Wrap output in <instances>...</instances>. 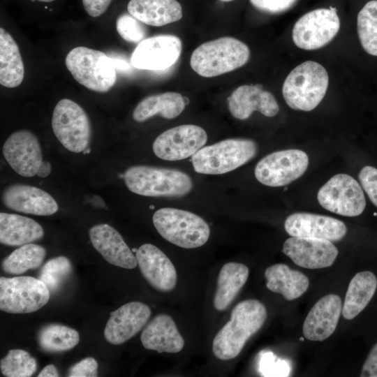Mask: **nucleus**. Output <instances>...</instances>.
<instances>
[{
	"instance_id": "obj_1",
	"label": "nucleus",
	"mask_w": 377,
	"mask_h": 377,
	"mask_svg": "<svg viewBox=\"0 0 377 377\" xmlns=\"http://www.w3.org/2000/svg\"><path fill=\"white\" fill-rule=\"evenodd\" d=\"M267 315L265 306L257 300L239 302L232 310L230 320L214 338L212 352L216 357L221 360L236 357L263 325Z\"/></svg>"
},
{
	"instance_id": "obj_2",
	"label": "nucleus",
	"mask_w": 377,
	"mask_h": 377,
	"mask_svg": "<svg viewBox=\"0 0 377 377\" xmlns=\"http://www.w3.org/2000/svg\"><path fill=\"white\" fill-rule=\"evenodd\" d=\"M123 178L129 191L143 196L177 198L193 188L191 177L175 169L135 165L125 171Z\"/></svg>"
},
{
	"instance_id": "obj_3",
	"label": "nucleus",
	"mask_w": 377,
	"mask_h": 377,
	"mask_svg": "<svg viewBox=\"0 0 377 377\" xmlns=\"http://www.w3.org/2000/svg\"><path fill=\"white\" fill-rule=\"evenodd\" d=\"M249 47L232 37H221L205 42L192 53L190 65L199 75L212 77L235 71L246 64Z\"/></svg>"
},
{
	"instance_id": "obj_4",
	"label": "nucleus",
	"mask_w": 377,
	"mask_h": 377,
	"mask_svg": "<svg viewBox=\"0 0 377 377\" xmlns=\"http://www.w3.org/2000/svg\"><path fill=\"white\" fill-rule=\"evenodd\" d=\"M329 84L325 68L320 64L306 61L296 66L286 78L282 94L293 110L311 111L324 98Z\"/></svg>"
},
{
	"instance_id": "obj_5",
	"label": "nucleus",
	"mask_w": 377,
	"mask_h": 377,
	"mask_svg": "<svg viewBox=\"0 0 377 377\" xmlns=\"http://www.w3.org/2000/svg\"><path fill=\"white\" fill-rule=\"evenodd\" d=\"M257 151L258 146L253 140L230 138L202 147L191 156V161L198 173L221 175L244 165Z\"/></svg>"
},
{
	"instance_id": "obj_6",
	"label": "nucleus",
	"mask_w": 377,
	"mask_h": 377,
	"mask_svg": "<svg viewBox=\"0 0 377 377\" xmlns=\"http://www.w3.org/2000/svg\"><path fill=\"white\" fill-rule=\"evenodd\" d=\"M152 220L163 238L182 248L200 247L209 237L210 229L207 222L188 211L161 208L154 212Z\"/></svg>"
},
{
	"instance_id": "obj_7",
	"label": "nucleus",
	"mask_w": 377,
	"mask_h": 377,
	"mask_svg": "<svg viewBox=\"0 0 377 377\" xmlns=\"http://www.w3.org/2000/svg\"><path fill=\"white\" fill-rule=\"evenodd\" d=\"M65 64L73 78L91 91L107 92L115 84L113 61L99 50L76 47L66 55Z\"/></svg>"
},
{
	"instance_id": "obj_8",
	"label": "nucleus",
	"mask_w": 377,
	"mask_h": 377,
	"mask_svg": "<svg viewBox=\"0 0 377 377\" xmlns=\"http://www.w3.org/2000/svg\"><path fill=\"white\" fill-rule=\"evenodd\" d=\"M52 128L61 144L68 151L80 153L88 148L91 128L89 117L77 103L59 101L53 111Z\"/></svg>"
},
{
	"instance_id": "obj_9",
	"label": "nucleus",
	"mask_w": 377,
	"mask_h": 377,
	"mask_svg": "<svg viewBox=\"0 0 377 377\" xmlns=\"http://www.w3.org/2000/svg\"><path fill=\"white\" fill-rule=\"evenodd\" d=\"M50 292L40 279L31 276L0 278V309L10 313L36 311L45 306Z\"/></svg>"
},
{
	"instance_id": "obj_10",
	"label": "nucleus",
	"mask_w": 377,
	"mask_h": 377,
	"mask_svg": "<svg viewBox=\"0 0 377 377\" xmlns=\"http://www.w3.org/2000/svg\"><path fill=\"white\" fill-rule=\"evenodd\" d=\"M318 201L325 209L344 216H357L365 209L366 200L360 184L347 174L331 177L318 191Z\"/></svg>"
},
{
	"instance_id": "obj_11",
	"label": "nucleus",
	"mask_w": 377,
	"mask_h": 377,
	"mask_svg": "<svg viewBox=\"0 0 377 377\" xmlns=\"http://www.w3.org/2000/svg\"><path fill=\"white\" fill-rule=\"evenodd\" d=\"M339 28L340 20L336 8L315 9L302 15L295 22L293 40L301 49H319L334 38Z\"/></svg>"
},
{
	"instance_id": "obj_12",
	"label": "nucleus",
	"mask_w": 377,
	"mask_h": 377,
	"mask_svg": "<svg viewBox=\"0 0 377 377\" xmlns=\"http://www.w3.org/2000/svg\"><path fill=\"white\" fill-rule=\"evenodd\" d=\"M308 165V156L302 150L277 151L259 161L254 174L262 184L271 187L283 186L300 177Z\"/></svg>"
},
{
	"instance_id": "obj_13",
	"label": "nucleus",
	"mask_w": 377,
	"mask_h": 377,
	"mask_svg": "<svg viewBox=\"0 0 377 377\" xmlns=\"http://www.w3.org/2000/svg\"><path fill=\"white\" fill-rule=\"evenodd\" d=\"M207 140V133L200 126L180 125L160 134L153 143V151L163 160L180 161L193 156Z\"/></svg>"
},
{
	"instance_id": "obj_14",
	"label": "nucleus",
	"mask_w": 377,
	"mask_h": 377,
	"mask_svg": "<svg viewBox=\"0 0 377 377\" xmlns=\"http://www.w3.org/2000/svg\"><path fill=\"white\" fill-rule=\"evenodd\" d=\"M182 49L181 40L174 35H158L144 39L132 53L133 67L149 71H163L175 64Z\"/></svg>"
},
{
	"instance_id": "obj_15",
	"label": "nucleus",
	"mask_w": 377,
	"mask_h": 377,
	"mask_svg": "<svg viewBox=\"0 0 377 377\" xmlns=\"http://www.w3.org/2000/svg\"><path fill=\"white\" fill-rule=\"evenodd\" d=\"M2 152L13 170L24 177L36 175L43 161L39 141L27 130L13 133L4 142Z\"/></svg>"
},
{
	"instance_id": "obj_16",
	"label": "nucleus",
	"mask_w": 377,
	"mask_h": 377,
	"mask_svg": "<svg viewBox=\"0 0 377 377\" xmlns=\"http://www.w3.org/2000/svg\"><path fill=\"white\" fill-rule=\"evenodd\" d=\"M283 252L295 264L307 269L330 267L339 253L331 241L301 237L287 239L283 246Z\"/></svg>"
},
{
	"instance_id": "obj_17",
	"label": "nucleus",
	"mask_w": 377,
	"mask_h": 377,
	"mask_svg": "<svg viewBox=\"0 0 377 377\" xmlns=\"http://www.w3.org/2000/svg\"><path fill=\"white\" fill-rule=\"evenodd\" d=\"M284 228L291 237L317 238L331 242L341 240L347 232L346 225L337 219L306 212L288 216Z\"/></svg>"
},
{
	"instance_id": "obj_18",
	"label": "nucleus",
	"mask_w": 377,
	"mask_h": 377,
	"mask_svg": "<svg viewBox=\"0 0 377 377\" xmlns=\"http://www.w3.org/2000/svg\"><path fill=\"white\" fill-rule=\"evenodd\" d=\"M151 309L140 302L126 303L110 313L104 330L108 342L119 345L134 337L148 321Z\"/></svg>"
},
{
	"instance_id": "obj_19",
	"label": "nucleus",
	"mask_w": 377,
	"mask_h": 377,
	"mask_svg": "<svg viewBox=\"0 0 377 377\" xmlns=\"http://www.w3.org/2000/svg\"><path fill=\"white\" fill-rule=\"evenodd\" d=\"M135 257L142 276L151 286L162 292L175 288L177 281L175 267L157 246L142 244L137 249Z\"/></svg>"
},
{
	"instance_id": "obj_20",
	"label": "nucleus",
	"mask_w": 377,
	"mask_h": 377,
	"mask_svg": "<svg viewBox=\"0 0 377 377\" xmlns=\"http://www.w3.org/2000/svg\"><path fill=\"white\" fill-rule=\"evenodd\" d=\"M228 106L232 117L240 120L248 119L254 111L268 117H274L279 111L274 96L258 84L238 87L228 97Z\"/></svg>"
},
{
	"instance_id": "obj_21",
	"label": "nucleus",
	"mask_w": 377,
	"mask_h": 377,
	"mask_svg": "<svg viewBox=\"0 0 377 377\" xmlns=\"http://www.w3.org/2000/svg\"><path fill=\"white\" fill-rule=\"evenodd\" d=\"M2 202L10 209L37 216L52 215L58 210V205L50 194L26 184L6 187L2 193Z\"/></svg>"
},
{
	"instance_id": "obj_22",
	"label": "nucleus",
	"mask_w": 377,
	"mask_h": 377,
	"mask_svg": "<svg viewBox=\"0 0 377 377\" xmlns=\"http://www.w3.org/2000/svg\"><path fill=\"white\" fill-rule=\"evenodd\" d=\"M342 312V302L335 294L321 297L308 313L302 327L304 337L310 341H323L331 336Z\"/></svg>"
},
{
	"instance_id": "obj_23",
	"label": "nucleus",
	"mask_w": 377,
	"mask_h": 377,
	"mask_svg": "<svg viewBox=\"0 0 377 377\" xmlns=\"http://www.w3.org/2000/svg\"><path fill=\"white\" fill-rule=\"evenodd\" d=\"M89 235L94 249L108 263L126 269L137 266L135 256L121 235L110 225H96L89 229Z\"/></svg>"
},
{
	"instance_id": "obj_24",
	"label": "nucleus",
	"mask_w": 377,
	"mask_h": 377,
	"mask_svg": "<svg viewBox=\"0 0 377 377\" xmlns=\"http://www.w3.org/2000/svg\"><path fill=\"white\" fill-rule=\"evenodd\" d=\"M141 342L147 350L176 353L184 346V340L174 320L168 314L156 316L143 330Z\"/></svg>"
},
{
	"instance_id": "obj_25",
	"label": "nucleus",
	"mask_w": 377,
	"mask_h": 377,
	"mask_svg": "<svg viewBox=\"0 0 377 377\" xmlns=\"http://www.w3.org/2000/svg\"><path fill=\"white\" fill-rule=\"evenodd\" d=\"M377 293V274L365 269L356 273L351 279L346 293L342 314L353 320L362 313L374 300Z\"/></svg>"
},
{
	"instance_id": "obj_26",
	"label": "nucleus",
	"mask_w": 377,
	"mask_h": 377,
	"mask_svg": "<svg viewBox=\"0 0 377 377\" xmlns=\"http://www.w3.org/2000/svg\"><path fill=\"white\" fill-rule=\"evenodd\" d=\"M128 12L145 24L161 27L179 20L182 8L177 0H131Z\"/></svg>"
},
{
	"instance_id": "obj_27",
	"label": "nucleus",
	"mask_w": 377,
	"mask_h": 377,
	"mask_svg": "<svg viewBox=\"0 0 377 377\" xmlns=\"http://www.w3.org/2000/svg\"><path fill=\"white\" fill-rule=\"evenodd\" d=\"M42 226L34 219L9 213H0V242L17 246L32 243L43 237Z\"/></svg>"
},
{
	"instance_id": "obj_28",
	"label": "nucleus",
	"mask_w": 377,
	"mask_h": 377,
	"mask_svg": "<svg viewBox=\"0 0 377 377\" xmlns=\"http://www.w3.org/2000/svg\"><path fill=\"white\" fill-rule=\"evenodd\" d=\"M188 103V99L177 92L168 91L143 98L135 107L133 118L142 122L156 114L171 119L178 117Z\"/></svg>"
},
{
	"instance_id": "obj_29",
	"label": "nucleus",
	"mask_w": 377,
	"mask_h": 377,
	"mask_svg": "<svg viewBox=\"0 0 377 377\" xmlns=\"http://www.w3.org/2000/svg\"><path fill=\"white\" fill-rule=\"evenodd\" d=\"M265 277L267 288L274 293L282 295L287 300H293L302 296L309 285L306 276L282 263L267 267L265 272Z\"/></svg>"
},
{
	"instance_id": "obj_30",
	"label": "nucleus",
	"mask_w": 377,
	"mask_h": 377,
	"mask_svg": "<svg viewBox=\"0 0 377 377\" xmlns=\"http://www.w3.org/2000/svg\"><path fill=\"white\" fill-rule=\"evenodd\" d=\"M249 274L247 266L230 262L220 269L216 289L214 297V306L219 311L226 309L246 282Z\"/></svg>"
},
{
	"instance_id": "obj_31",
	"label": "nucleus",
	"mask_w": 377,
	"mask_h": 377,
	"mask_svg": "<svg viewBox=\"0 0 377 377\" xmlns=\"http://www.w3.org/2000/svg\"><path fill=\"white\" fill-rule=\"evenodd\" d=\"M24 66L19 47L11 35L0 28V84L15 88L22 82Z\"/></svg>"
},
{
	"instance_id": "obj_32",
	"label": "nucleus",
	"mask_w": 377,
	"mask_h": 377,
	"mask_svg": "<svg viewBox=\"0 0 377 377\" xmlns=\"http://www.w3.org/2000/svg\"><path fill=\"white\" fill-rule=\"evenodd\" d=\"M46 255L40 245L29 243L13 251L2 262L3 270L10 274H20L40 266Z\"/></svg>"
},
{
	"instance_id": "obj_33",
	"label": "nucleus",
	"mask_w": 377,
	"mask_h": 377,
	"mask_svg": "<svg viewBox=\"0 0 377 377\" xmlns=\"http://www.w3.org/2000/svg\"><path fill=\"white\" fill-rule=\"evenodd\" d=\"M38 339L43 350L58 353L75 347L80 341V336L73 328L59 324H51L40 330Z\"/></svg>"
},
{
	"instance_id": "obj_34",
	"label": "nucleus",
	"mask_w": 377,
	"mask_h": 377,
	"mask_svg": "<svg viewBox=\"0 0 377 377\" xmlns=\"http://www.w3.org/2000/svg\"><path fill=\"white\" fill-rule=\"evenodd\" d=\"M357 27L363 49L377 56V0L367 2L358 13Z\"/></svg>"
},
{
	"instance_id": "obj_35",
	"label": "nucleus",
	"mask_w": 377,
	"mask_h": 377,
	"mask_svg": "<svg viewBox=\"0 0 377 377\" xmlns=\"http://www.w3.org/2000/svg\"><path fill=\"white\" fill-rule=\"evenodd\" d=\"M1 373L7 377L31 376L37 369V362L27 351L10 350L1 360Z\"/></svg>"
},
{
	"instance_id": "obj_36",
	"label": "nucleus",
	"mask_w": 377,
	"mask_h": 377,
	"mask_svg": "<svg viewBox=\"0 0 377 377\" xmlns=\"http://www.w3.org/2000/svg\"><path fill=\"white\" fill-rule=\"evenodd\" d=\"M72 272L71 261L65 256H58L48 260L42 267L39 279L54 293L70 276Z\"/></svg>"
},
{
	"instance_id": "obj_37",
	"label": "nucleus",
	"mask_w": 377,
	"mask_h": 377,
	"mask_svg": "<svg viewBox=\"0 0 377 377\" xmlns=\"http://www.w3.org/2000/svg\"><path fill=\"white\" fill-rule=\"evenodd\" d=\"M116 29L119 36L126 41L139 43L147 34L144 23L128 13L119 15L116 21Z\"/></svg>"
},
{
	"instance_id": "obj_38",
	"label": "nucleus",
	"mask_w": 377,
	"mask_h": 377,
	"mask_svg": "<svg viewBox=\"0 0 377 377\" xmlns=\"http://www.w3.org/2000/svg\"><path fill=\"white\" fill-rule=\"evenodd\" d=\"M260 368L264 376H286L289 374V367L283 360H276L273 353L264 354L260 360Z\"/></svg>"
},
{
	"instance_id": "obj_39",
	"label": "nucleus",
	"mask_w": 377,
	"mask_h": 377,
	"mask_svg": "<svg viewBox=\"0 0 377 377\" xmlns=\"http://www.w3.org/2000/svg\"><path fill=\"white\" fill-rule=\"evenodd\" d=\"M358 177L370 200L377 207V169L369 165L364 166Z\"/></svg>"
},
{
	"instance_id": "obj_40",
	"label": "nucleus",
	"mask_w": 377,
	"mask_h": 377,
	"mask_svg": "<svg viewBox=\"0 0 377 377\" xmlns=\"http://www.w3.org/2000/svg\"><path fill=\"white\" fill-rule=\"evenodd\" d=\"M297 1V0H250L256 8L270 14L286 12L293 7Z\"/></svg>"
},
{
	"instance_id": "obj_41",
	"label": "nucleus",
	"mask_w": 377,
	"mask_h": 377,
	"mask_svg": "<svg viewBox=\"0 0 377 377\" xmlns=\"http://www.w3.org/2000/svg\"><path fill=\"white\" fill-rule=\"evenodd\" d=\"M98 375V363L93 357H86L72 366L68 371L70 377H95Z\"/></svg>"
},
{
	"instance_id": "obj_42",
	"label": "nucleus",
	"mask_w": 377,
	"mask_h": 377,
	"mask_svg": "<svg viewBox=\"0 0 377 377\" xmlns=\"http://www.w3.org/2000/svg\"><path fill=\"white\" fill-rule=\"evenodd\" d=\"M112 0H82L84 8L90 16L96 17L103 14Z\"/></svg>"
},
{
	"instance_id": "obj_43",
	"label": "nucleus",
	"mask_w": 377,
	"mask_h": 377,
	"mask_svg": "<svg viewBox=\"0 0 377 377\" xmlns=\"http://www.w3.org/2000/svg\"><path fill=\"white\" fill-rule=\"evenodd\" d=\"M59 376V372L55 366L48 364L38 374V377H57Z\"/></svg>"
},
{
	"instance_id": "obj_44",
	"label": "nucleus",
	"mask_w": 377,
	"mask_h": 377,
	"mask_svg": "<svg viewBox=\"0 0 377 377\" xmlns=\"http://www.w3.org/2000/svg\"><path fill=\"white\" fill-rule=\"evenodd\" d=\"M52 166L48 161H43L36 175L39 177H47L51 172Z\"/></svg>"
},
{
	"instance_id": "obj_45",
	"label": "nucleus",
	"mask_w": 377,
	"mask_h": 377,
	"mask_svg": "<svg viewBox=\"0 0 377 377\" xmlns=\"http://www.w3.org/2000/svg\"><path fill=\"white\" fill-rule=\"evenodd\" d=\"M91 204L93 206L99 207V208H104L105 207V203L104 200L98 195H94L91 198Z\"/></svg>"
},
{
	"instance_id": "obj_46",
	"label": "nucleus",
	"mask_w": 377,
	"mask_h": 377,
	"mask_svg": "<svg viewBox=\"0 0 377 377\" xmlns=\"http://www.w3.org/2000/svg\"><path fill=\"white\" fill-rule=\"evenodd\" d=\"M31 1H41V2H52L54 0H31Z\"/></svg>"
},
{
	"instance_id": "obj_47",
	"label": "nucleus",
	"mask_w": 377,
	"mask_h": 377,
	"mask_svg": "<svg viewBox=\"0 0 377 377\" xmlns=\"http://www.w3.org/2000/svg\"><path fill=\"white\" fill-rule=\"evenodd\" d=\"M89 152H90V149H89V148H87V149L83 151L84 154L89 153Z\"/></svg>"
},
{
	"instance_id": "obj_48",
	"label": "nucleus",
	"mask_w": 377,
	"mask_h": 377,
	"mask_svg": "<svg viewBox=\"0 0 377 377\" xmlns=\"http://www.w3.org/2000/svg\"><path fill=\"white\" fill-rule=\"evenodd\" d=\"M220 1L226 2V1H231L232 0H220Z\"/></svg>"
}]
</instances>
